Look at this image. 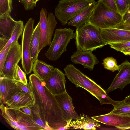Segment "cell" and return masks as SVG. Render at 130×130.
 <instances>
[{"label": "cell", "mask_w": 130, "mask_h": 130, "mask_svg": "<svg viewBox=\"0 0 130 130\" xmlns=\"http://www.w3.org/2000/svg\"><path fill=\"white\" fill-rule=\"evenodd\" d=\"M21 58V46L18 42L10 47L0 76L13 80L15 69Z\"/></svg>", "instance_id": "obj_10"}, {"label": "cell", "mask_w": 130, "mask_h": 130, "mask_svg": "<svg viewBox=\"0 0 130 130\" xmlns=\"http://www.w3.org/2000/svg\"><path fill=\"white\" fill-rule=\"evenodd\" d=\"M26 73L24 72L18 65L15 71L13 80L17 82L23 83L26 85L28 84L26 76Z\"/></svg>", "instance_id": "obj_28"}, {"label": "cell", "mask_w": 130, "mask_h": 130, "mask_svg": "<svg viewBox=\"0 0 130 130\" xmlns=\"http://www.w3.org/2000/svg\"><path fill=\"white\" fill-rule=\"evenodd\" d=\"M65 75L76 87H80L86 90L96 98L101 105L109 104L114 107L117 106L120 101H114L99 85L82 73L73 65H67L64 69Z\"/></svg>", "instance_id": "obj_2"}, {"label": "cell", "mask_w": 130, "mask_h": 130, "mask_svg": "<svg viewBox=\"0 0 130 130\" xmlns=\"http://www.w3.org/2000/svg\"><path fill=\"white\" fill-rule=\"evenodd\" d=\"M79 119L71 121L70 125V128L73 129H83L85 130L96 129V127H99L100 125L96 120L84 115H80Z\"/></svg>", "instance_id": "obj_21"}, {"label": "cell", "mask_w": 130, "mask_h": 130, "mask_svg": "<svg viewBox=\"0 0 130 130\" xmlns=\"http://www.w3.org/2000/svg\"><path fill=\"white\" fill-rule=\"evenodd\" d=\"M110 113L123 115L130 113V105H124L118 104L114 107Z\"/></svg>", "instance_id": "obj_31"}, {"label": "cell", "mask_w": 130, "mask_h": 130, "mask_svg": "<svg viewBox=\"0 0 130 130\" xmlns=\"http://www.w3.org/2000/svg\"><path fill=\"white\" fill-rule=\"evenodd\" d=\"M20 2L26 10H32L36 6V4L34 3L33 0H20Z\"/></svg>", "instance_id": "obj_34"}, {"label": "cell", "mask_w": 130, "mask_h": 130, "mask_svg": "<svg viewBox=\"0 0 130 130\" xmlns=\"http://www.w3.org/2000/svg\"><path fill=\"white\" fill-rule=\"evenodd\" d=\"M10 47L8 48L5 50L0 52V75L2 73L4 64Z\"/></svg>", "instance_id": "obj_32"}, {"label": "cell", "mask_w": 130, "mask_h": 130, "mask_svg": "<svg viewBox=\"0 0 130 130\" xmlns=\"http://www.w3.org/2000/svg\"><path fill=\"white\" fill-rule=\"evenodd\" d=\"M9 39L2 37H0V51L4 47L8 42Z\"/></svg>", "instance_id": "obj_37"}, {"label": "cell", "mask_w": 130, "mask_h": 130, "mask_svg": "<svg viewBox=\"0 0 130 130\" xmlns=\"http://www.w3.org/2000/svg\"><path fill=\"white\" fill-rule=\"evenodd\" d=\"M40 39V24L39 22L34 29L31 42V56L33 63L38 59Z\"/></svg>", "instance_id": "obj_23"}, {"label": "cell", "mask_w": 130, "mask_h": 130, "mask_svg": "<svg viewBox=\"0 0 130 130\" xmlns=\"http://www.w3.org/2000/svg\"><path fill=\"white\" fill-rule=\"evenodd\" d=\"M20 90L15 80L0 76V103L4 104Z\"/></svg>", "instance_id": "obj_17"}, {"label": "cell", "mask_w": 130, "mask_h": 130, "mask_svg": "<svg viewBox=\"0 0 130 130\" xmlns=\"http://www.w3.org/2000/svg\"><path fill=\"white\" fill-rule=\"evenodd\" d=\"M123 23H130V18L124 22Z\"/></svg>", "instance_id": "obj_43"}, {"label": "cell", "mask_w": 130, "mask_h": 130, "mask_svg": "<svg viewBox=\"0 0 130 130\" xmlns=\"http://www.w3.org/2000/svg\"><path fill=\"white\" fill-rule=\"evenodd\" d=\"M29 84L34 93L35 103L48 130H59L65 126L68 121L64 118L55 95L47 88L44 81L34 73L29 76Z\"/></svg>", "instance_id": "obj_1"}, {"label": "cell", "mask_w": 130, "mask_h": 130, "mask_svg": "<svg viewBox=\"0 0 130 130\" xmlns=\"http://www.w3.org/2000/svg\"><path fill=\"white\" fill-rule=\"evenodd\" d=\"M24 27L23 21L21 20L17 21L10 38L4 47L0 52L10 47L13 44L18 42L19 38L23 32Z\"/></svg>", "instance_id": "obj_24"}, {"label": "cell", "mask_w": 130, "mask_h": 130, "mask_svg": "<svg viewBox=\"0 0 130 130\" xmlns=\"http://www.w3.org/2000/svg\"><path fill=\"white\" fill-rule=\"evenodd\" d=\"M110 47L117 51L121 52L123 50L130 47V41L109 43Z\"/></svg>", "instance_id": "obj_30"}, {"label": "cell", "mask_w": 130, "mask_h": 130, "mask_svg": "<svg viewBox=\"0 0 130 130\" xmlns=\"http://www.w3.org/2000/svg\"><path fill=\"white\" fill-rule=\"evenodd\" d=\"M77 49L92 51L107 45L103 38L100 29L89 24L76 28L74 34Z\"/></svg>", "instance_id": "obj_3"}, {"label": "cell", "mask_w": 130, "mask_h": 130, "mask_svg": "<svg viewBox=\"0 0 130 130\" xmlns=\"http://www.w3.org/2000/svg\"><path fill=\"white\" fill-rule=\"evenodd\" d=\"M100 30L107 44L111 43L130 41V30L114 27L103 28Z\"/></svg>", "instance_id": "obj_15"}, {"label": "cell", "mask_w": 130, "mask_h": 130, "mask_svg": "<svg viewBox=\"0 0 130 130\" xmlns=\"http://www.w3.org/2000/svg\"><path fill=\"white\" fill-rule=\"evenodd\" d=\"M35 103L34 97L20 90L4 104L8 108L21 109L24 107L31 108L34 105Z\"/></svg>", "instance_id": "obj_14"}, {"label": "cell", "mask_w": 130, "mask_h": 130, "mask_svg": "<svg viewBox=\"0 0 130 130\" xmlns=\"http://www.w3.org/2000/svg\"><path fill=\"white\" fill-rule=\"evenodd\" d=\"M122 17L123 20L122 23L124 22L130 18V7L123 15Z\"/></svg>", "instance_id": "obj_39"}, {"label": "cell", "mask_w": 130, "mask_h": 130, "mask_svg": "<svg viewBox=\"0 0 130 130\" xmlns=\"http://www.w3.org/2000/svg\"><path fill=\"white\" fill-rule=\"evenodd\" d=\"M1 115L5 121L13 129L20 130H44L34 120L32 114L27 115L21 109H14L0 103Z\"/></svg>", "instance_id": "obj_5"}, {"label": "cell", "mask_w": 130, "mask_h": 130, "mask_svg": "<svg viewBox=\"0 0 130 130\" xmlns=\"http://www.w3.org/2000/svg\"><path fill=\"white\" fill-rule=\"evenodd\" d=\"M12 0H0V16L9 13L12 9Z\"/></svg>", "instance_id": "obj_27"}, {"label": "cell", "mask_w": 130, "mask_h": 130, "mask_svg": "<svg viewBox=\"0 0 130 130\" xmlns=\"http://www.w3.org/2000/svg\"><path fill=\"white\" fill-rule=\"evenodd\" d=\"M121 65L118 73L110 86L105 90L108 93L118 88L122 90L130 83V62L126 60Z\"/></svg>", "instance_id": "obj_13"}, {"label": "cell", "mask_w": 130, "mask_h": 130, "mask_svg": "<svg viewBox=\"0 0 130 130\" xmlns=\"http://www.w3.org/2000/svg\"><path fill=\"white\" fill-rule=\"evenodd\" d=\"M118 12L122 16L130 7V0H115Z\"/></svg>", "instance_id": "obj_29"}, {"label": "cell", "mask_w": 130, "mask_h": 130, "mask_svg": "<svg viewBox=\"0 0 130 130\" xmlns=\"http://www.w3.org/2000/svg\"><path fill=\"white\" fill-rule=\"evenodd\" d=\"M34 20L30 18L25 26L21 40L22 58V67L28 75L32 71L33 63L31 56V42L34 30Z\"/></svg>", "instance_id": "obj_8"}, {"label": "cell", "mask_w": 130, "mask_h": 130, "mask_svg": "<svg viewBox=\"0 0 130 130\" xmlns=\"http://www.w3.org/2000/svg\"><path fill=\"white\" fill-rule=\"evenodd\" d=\"M72 120H70L68 121L66 125L60 128L59 130H67L69 129L70 128V125L71 122Z\"/></svg>", "instance_id": "obj_42"}, {"label": "cell", "mask_w": 130, "mask_h": 130, "mask_svg": "<svg viewBox=\"0 0 130 130\" xmlns=\"http://www.w3.org/2000/svg\"><path fill=\"white\" fill-rule=\"evenodd\" d=\"M39 0H33L34 2V3L36 4L37 2Z\"/></svg>", "instance_id": "obj_45"}, {"label": "cell", "mask_w": 130, "mask_h": 130, "mask_svg": "<svg viewBox=\"0 0 130 130\" xmlns=\"http://www.w3.org/2000/svg\"><path fill=\"white\" fill-rule=\"evenodd\" d=\"M91 118L98 122L116 127L122 126L130 122V117L129 116L110 112Z\"/></svg>", "instance_id": "obj_18"}, {"label": "cell", "mask_w": 130, "mask_h": 130, "mask_svg": "<svg viewBox=\"0 0 130 130\" xmlns=\"http://www.w3.org/2000/svg\"><path fill=\"white\" fill-rule=\"evenodd\" d=\"M95 3L94 0H60L55 8V15L64 25L75 15Z\"/></svg>", "instance_id": "obj_6"}, {"label": "cell", "mask_w": 130, "mask_h": 130, "mask_svg": "<svg viewBox=\"0 0 130 130\" xmlns=\"http://www.w3.org/2000/svg\"><path fill=\"white\" fill-rule=\"evenodd\" d=\"M54 69L52 66L37 59L33 63L32 71L40 78L44 80L51 74Z\"/></svg>", "instance_id": "obj_22"}, {"label": "cell", "mask_w": 130, "mask_h": 130, "mask_svg": "<svg viewBox=\"0 0 130 130\" xmlns=\"http://www.w3.org/2000/svg\"><path fill=\"white\" fill-rule=\"evenodd\" d=\"M117 128L121 130H125L130 129V122L122 126L116 127Z\"/></svg>", "instance_id": "obj_41"}, {"label": "cell", "mask_w": 130, "mask_h": 130, "mask_svg": "<svg viewBox=\"0 0 130 130\" xmlns=\"http://www.w3.org/2000/svg\"><path fill=\"white\" fill-rule=\"evenodd\" d=\"M124 115V116H129V117H130V113L123 114V115Z\"/></svg>", "instance_id": "obj_44"}, {"label": "cell", "mask_w": 130, "mask_h": 130, "mask_svg": "<svg viewBox=\"0 0 130 130\" xmlns=\"http://www.w3.org/2000/svg\"><path fill=\"white\" fill-rule=\"evenodd\" d=\"M92 52L91 51H83L77 49L71 56V61L74 63L82 65L85 68L92 70L99 61Z\"/></svg>", "instance_id": "obj_16"}, {"label": "cell", "mask_w": 130, "mask_h": 130, "mask_svg": "<svg viewBox=\"0 0 130 130\" xmlns=\"http://www.w3.org/2000/svg\"><path fill=\"white\" fill-rule=\"evenodd\" d=\"M74 30L70 28L56 29L50 47L45 53L49 60L55 61L66 51L67 46L70 40L74 38Z\"/></svg>", "instance_id": "obj_7"}, {"label": "cell", "mask_w": 130, "mask_h": 130, "mask_svg": "<svg viewBox=\"0 0 130 130\" xmlns=\"http://www.w3.org/2000/svg\"><path fill=\"white\" fill-rule=\"evenodd\" d=\"M128 55H130V53H129V54H128Z\"/></svg>", "instance_id": "obj_46"}, {"label": "cell", "mask_w": 130, "mask_h": 130, "mask_svg": "<svg viewBox=\"0 0 130 130\" xmlns=\"http://www.w3.org/2000/svg\"><path fill=\"white\" fill-rule=\"evenodd\" d=\"M31 108L33 118L36 123L42 127L44 130H48L47 126L41 118L38 105L35 103L34 105Z\"/></svg>", "instance_id": "obj_26"}, {"label": "cell", "mask_w": 130, "mask_h": 130, "mask_svg": "<svg viewBox=\"0 0 130 130\" xmlns=\"http://www.w3.org/2000/svg\"><path fill=\"white\" fill-rule=\"evenodd\" d=\"M112 27L130 30V23H121Z\"/></svg>", "instance_id": "obj_36"}, {"label": "cell", "mask_w": 130, "mask_h": 130, "mask_svg": "<svg viewBox=\"0 0 130 130\" xmlns=\"http://www.w3.org/2000/svg\"><path fill=\"white\" fill-rule=\"evenodd\" d=\"M95 3L86 8L75 15L68 22V25L74 26L77 28L87 24L92 13Z\"/></svg>", "instance_id": "obj_19"}, {"label": "cell", "mask_w": 130, "mask_h": 130, "mask_svg": "<svg viewBox=\"0 0 130 130\" xmlns=\"http://www.w3.org/2000/svg\"><path fill=\"white\" fill-rule=\"evenodd\" d=\"M55 96L66 121H67L80 119V116L78 115L75 110L72 98L67 92Z\"/></svg>", "instance_id": "obj_12"}, {"label": "cell", "mask_w": 130, "mask_h": 130, "mask_svg": "<svg viewBox=\"0 0 130 130\" xmlns=\"http://www.w3.org/2000/svg\"><path fill=\"white\" fill-rule=\"evenodd\" d=\"M65 75L58 69L54 68L51 74L43 80L47 88L54 95L66 92Z\"/></svg>", "instance_id": "obj_11"}, {"label": "cell", "mask_w": 130, "mask_h": 130, "mask_svg": "<svg viewBox=\"0 0 130 130\" xmlns=\"http://www.w3.org/2000/svg\"><path fill=\"white\" fill-rule=\"evenodd\" d=\"M119 104L130 105V95L126 97L124 100L120 101Z\"/></svg>", "instance_id": "obj_38"}, {"label": "cell", "mask_w": 130, "mask_h": 130, "mask_svg": "<svg viewBox=\"0 0 130 130\" xmlns=\"http://www.w3.org/2000/svg\"><path fill=\"white\" fill-rule=\"evenodd\" d=\"M102 64L104 68L112 72L116 71H119L121 67V65H118L116 60L112 57L104 58Z\"/></svg>", "instance_id": "obj_25"}, {"label": "cell", "mask_w": 130, "mask_h": 130, "mask_svg": "<svg viewBox=\"0 0 130 130\" xmlns=\"http://www.w3.org/2000/svg\"><path fill=\"white\" fill-rule=\"evenodd\" d=\"M45 8H42L40 12V39L39 53L44 47L50 46L54 30L57 22L52 13L47 14Z\"/></svg>", "instance_id": "obj_9"}, {"label": "cell", "mask_w": 130, "mask_h": 130, "mask_svg": "<svg viewBox=\"0 0 130 130\" xmlns=\"http://www.w3.org/2000/svg\"><path fill=\"white\" fill-rule=\"evenodd\" d=\"M21 109L24 113L27 115H30L32 114V111L30 108L24 107L21 108Z\"/></svg>", "instance_id": "obj_40"}, {"label": "cell", "mask_w": 130, "mask_h": 130, "mask_svg": "<svg viewBox=\"0 0 130 130\" xmlns=\"http://www.w3.org/2000/svg\"><path fill=\"white\" fill-rule=\"evenodd\" d=\"M17 22L9 13L0 16V37L9 40Z\"/></svg>", "instance_id": "obj_20"}, {"label": "cell", "mask_w": 130, "mask_h": 130, "mask_svg": "<svg viewBox=\"0 0 130 130\" xmlns=\"http://www.w3.org/2000/svg\"><path fill=\"white\" fill-rule=\"evenodd\" d=\"M15 82L18 87L21 90L27 93L35 98L32 90L29 84L27 85H26L21 82L16 81H15Z\"/></svg>", "instance_id": "obj_33"}, {"label": "cell", "mask_w": 130, "mask_h": 130, "mask_svg": "<svg viewBox=\"0 0 130 130\" xmlns=\"http://www.w3.org/2000/svg\"><path fill=\"white\" fill-rule=\"evenodd\" d=\"M122 16L106 5L101 0L96 2L94 10L87 24L99 29L114 26L122 22Z\"/></svg>", "instance_id": "obj_4"}, {"label": "cell", "mask_w": 130, "mask_h": 130, "mask_svg": "<svg viewBox=\"0 0 130 130\" xmlns=\"http://www.w3.org/2000/svg\"><path fill=\"white\" fill-rule=\"evenodd\" d=\"M109 7L112 9L118 11L115 0H101Z\"/></svg>", "instance_id": "obj_35"}]
</instances>
